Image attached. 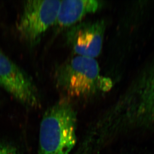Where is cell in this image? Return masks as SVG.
Listing matches in <instances>:
<instances>
[{
    "mask_svg": "<svg viewBox=\"0 0 154 154\" xmlns=\"http://www.w3.org/2000/svg\"><path fill=\"white\" fill-rule=\"evenodd\" d=\"M0 154H19L15 147L7 144L0 143Z\"/></svg>",
    "mask_w": 154,
    "mask_h": 154,
    "instance_id": "ba28073f",
    "label": "cell"
},
{
    "mask_svg": "<svg viewBox=\"0 0 154 154\" xmlns=\"http://www.w3.org/2000/svg\"><path fill=\"white\" fill-rule=\"evenodd\" d=\"M123 92V104L154 117V59L140 70Z\"/></svg>",
    "mask_w": 154,
    "mask_h": 154,
    "instance_id": "8992f818",
    "label": "cell"
},
{
    "mask_svg": "<svg viewBox=\"0 0 154 154\" xmlns=\"http://www.w3.org/2000/svg\"><path fill=\"white\" fill-rule=\"evenodd\" d=\"M0 86L26 106L35 107L39 105L38 89L31 77L1 51Z\"/></svg>",
    "mask_w": 154,
    "mask_h": 154,
    "instance_id": "277c9868",
    "label": "cell"
},
{
    "mask_svg": "<svg viewBox=\"0 0 154 154\" xmlns=\"http://www.w3.org/2000/svg\"><path fill=\"white\" fill-rule=\"evenodd\" d=\"M58 88L69 96L86 98L110 88L109 80L101 77L95 58L76 55L59 66L55 70Z\"/></svg>",
    "mask_w": 154,
    "mask_h": 154,
    "instance_id": "7a4b0ae2",
    "label": "cell"
},
{
    "mask_svg": "<svg viewBox=\"0 0 154 154\" xmlns=\"http://www.w3.org/2000/svg\"><path fill=\"white\" fill-rule=\"evenodd\" d=\"M60 0H29L24 2L17 29L30 46L38 44L47 30L55 24Z\"/></svg>",
    "mask_w": 154,
    "mask_h": 154,
    "instance_id": "3957f363",
    "label": "cell"
},
{
    "mask_svg": "<svg viewBox=\"0 0 154 154\" xmlns=\"http://www.w3.org/2000/svg\"><path fill=\"white\" fill-rule=\"evenodd\" d=\"M75 124L69 101L61 100L49 108L41 122L38 154H69L76 143Z\"/></svg>",
    "mask_w": 154,
    "mask_h": 154,
    "instance_id": "6da1fadb",
    "label": "cell"
},
{
    "mask_svg": "<svg viewBox=\"0 0 154 154\" xmlns=\"http://www.w3.org/2000/svg\"><path fill=\"white\" fill-rule=\"evenodd\" d=\"M105 28L102 20L79 23L70 27L67 43L76 55L95 58L102 51Z\"/></svg>",
    "mask_w": 154,
    "mask_h": 154,
    "instance_id": "5b68a950",
    "label": "cell"
},
{
    "mask_svg": "<svg viewBox=\"0 0 154 154\" xmlns=\"http://www.w3.org/2000/svg\"><path fill=\"white\" fill-rule=\"evenodd\" d=\"M101 6L100 2L96 0L61 1L54 25L60 28H70L86 15L97 11Z\"/></svg>",
    "mask_w": 154,
    "mask_h": 154,
    "instance_id": "52a82bcc",
    "label": "cell"
}]
</instances>
